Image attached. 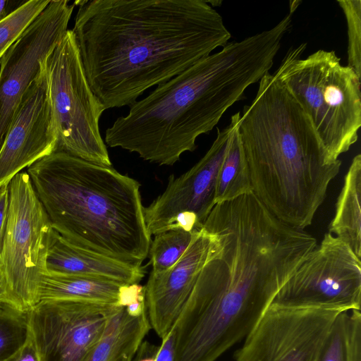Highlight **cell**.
I'll use <instances>...</instances> for the list:
<instances>
[{
    "label": "cell",
    "mask_w": 361,
    "mask_h": 361,
    "mask_svg": "<svg viewBox=\"0 0 361 361\" xmlns=\"http://www.w3.org/2000/svg\"><path fill=\"white\" fill-rule=\"evenodd\" d=\"M202 227L216 243L173 326V361H215L245 338L317 245L247 195L216 204Z\"/></svg>",
    "instance_id": "6da1fadb"
},
{
    "label": "cell",
    "mask_w": 361,
    "mask_h": 361,
    "mask_svg": "<svg viewBox=\"0 0 361 361\" xmlns=\"http://www.w3.org/2000/svg\"><path fill=\"white\" fill-rule=\"evenodd\" d=\"M71 30L87 82L105 109L129 107L231 35L204 0H83Z\"/></svg>",
    "instance_id": "7a4b0ae2"
},
{
    "label": "cell",
    "mask_w": 361,
    "mask_h": 361,
    "mask_svg": "<svg viewBox=\"0 0 361 361\" xmlns=\"http://www.w3.org/2000/svg\"><path fill=\"white\" fill-rule=\"evenodd\" d=\"M290 27L283 18L272 28L228 42L157 85L106 129V145L173 166L183 153L194 151L197 137L212 131L245 90L269 71Z\"/></svg>",
    "instance_id": "3957f363"
},
{
    "label": "cell",
    "mask_w": 361,
    "mask_h": 361,
    "mask_svg": "<svg viewBox=\"0 0 361 361\" xmlns=\"http://www.w3.org/2000/svg\"><path fill=\"white\" fill-rule=\"evenodd\" d=\"M238 130L252 192L284 223L300 229L312 224L341 161H333L299 104L267 73Z\"/></svg>",
    "instance_id": "277c9868"
},
{
    "label": "cell",
    "mask_w": 361,
    "mask_h": 361,
    "mask_svg": "<svg viewBox=\"0 0 361 361\" xmlns=\"http://www.w3.org/2000/svg\"><path fill=\"white\" fill-rule=\"evenodd\" d=\"M27 172L60 235L89 251L142 265L152 240L135 179L62 152L41 158Z\"/></svg>",
    "instance_id": "5b68a950"
},
{
    "label": "cell",
    "mask_w": 361,
    "mask_h": 361,
    "mask_svg": "<svg viewBox=\"0 0 361 361\" xmlns=\"http://www.w3.org/2000/svg\"><path fill=\"white\" fill-rule=\"evenodd\" d=\"M306 44L290 50L274 75L308 116L330 159L336 161L358 139L360 78L341 63L334 51L319 49L305 59Z\"/></svg>",
    "instance_id": "8992f818"
},
{
    "label": "cell",
    "mask_w": 361,
    "mask_h": 361,
    "mask_svg": "<svg viewBox=\"0 0 361 361\" xmlns=\"http://www.w3.org/2000/svg\"><path fill=\"white\" fill-rule=\"evenodd\" d=\"M56 131L55 152L104 166L111 161L99 130L106 110L92 91L71 30L45 61Z\"/></svg>",
    "instance_id": "52a82bcc"
},
{
    "label": "cell",
    "mask_w": 361,
    "mask_h": 361,
    "mask_svg": "<svg viewBox=\"0 0 361 361\" xmlns=\"http://www.w3.org/2000/svg\"><path fill=\"white\" fill-rule=\"evenodd\" d=\"M9 207L1 266L6 305L27 314L39 302L41 281L54 230L27 172L8 183Z\"/></svg>",
    "instance_id": "ba28073f"
},
{
    "label": "cell",
    "mask_w": 361,
    "mask_h": 361,
    "mask_svg": "<svg viewBox=\"0 0 361 361\" xmlns=\"http://www.w3.org/2000/svg\"><path fill=\"white\" fill-rule=\"evenodd\" d=\"M361 260L330 233L305 259L274 295L269 305L360 310Z\"/></svg>",
    "instance_id": "9c48e42d"
},
{
    "label": "cell",
    "mask_w": 361,
    "mask_h": 361,
    "mask_svg": "<svg viewBox=\"0 0 361 361\" xmlns=\"http://www.w3.org/2000/svg\"><path fill=\"white\" fill-rule=\"evenodd\" d=\"M118 307L80 300L39 301L26 314L39 361H82Z\"/></svg>",
    "instance_id": "30bf717a"
},
{
    "label": "cell",
    "mask_w": 361,
    "mask_h": 361,
    "mask_svg": "<svg viewBox=\"0 0 361 361\" xmlns=\"http://www.w3.org/2000/svg\"><path fill=\"white\" fill-rule=\"evenodd\" d=\"M75 4L51 0L0 61V150L20 101L68 30Z\"/></svg>",
    "instance_id": "8fae6325"
},
{
    "label": "cell",
    "mask_w": 361,
    "mask_h": 361,
    "mask_svg": "<svg viewBox=\"0 0 361 361\" xmlns=\"http://www.w3.org/2000/svg\"><path fill=\"white\" fill-rule=\"evenodd\" d=\"M339 313L269 305L235 353V361H314Z\"/></svg>",
    "instance_id": "7c38bea8"
},
{
    "label": "cell",
    "mask_w": 361,
    "mask_h": 361,
    "mask_svg": "<svg viewBox=\"0 0 361 361\" xmlns=\"http://www.w3.org/2000/svg\"><path fill=\"white\" fill-rule=\"evenodd\" d=\"M234 123L233 114L226 128L217 129L216 137L204 157L178 177L171 175L165 190L144 207L145 221L151 235L164 231L168 222L182 212L194 213L203 226L216 204L218 174Z\"/></svg>",
    "instance_id": "4fadbf2b"
},
{
    "label": "cell",
    "mask_w": 361,
    "mask_h": 361,
    "mask_svg": "<svg viewBox=\"0 0 361 361\" xmlns=\"http://www.w3.org/2000/svg\"><path fill=\"white\" fill-rule=\"evenodd\" d=\"M56 136L45 62L24 94L0 150V187L25 167L55 152Z\"/></svg>",
    "instance_id": "5bb4252c"
},
{
    "label": "cell",
    "mask_w": 361,
    "mask_h": 361,
    "mask_svg": "<svg viewBox=\"0 0 361 361\" xmlns=\"http://www.w3.org/2000/svg\"><path fill=\"white\" fill-rule=\"evenodd\" d=\"M216 243L215 236L202 228L173 267L161 273L150 272L145 286L147 313L161 338L175 325Z\"/></svg>",
    "instance_id": "9a60e30c"
},
{
    "label": "cell",
    "mask_w": 361,
    "mask_h": 361,
    "mask_svg": "<svg viewBox=\"0 0 361 361\" xmlns=\"http://www.w3.org/2000/svg\"><path fill=\"white\" fill-rule=\"evenodd\" d=\"M47 273L78 275L133 284L145 276V267L108 257L76 246L54 231L49 249Z\"/></svg>",
    "instance_id": "2e32d148"
},
{
    "label": "cell",
    "mask_w": 361,
    "mask_h": 361,
    "mask_svg": "<svg viewBox=\"0 0 361 361\" xmlns=\"http://www.w3.org/2000/svg\"><path fill=\"white\" fill-rule=\"evenodd\" d=\"M150 328L147 312L132 317L118 306L82 361H119L126 355H135Z\"/></svg>",
    "instance_id": "e0dca14e"
},
{
    "label": "cell",
    "mask_w": 361,
    "mask_h": 361,
    "mask_svg": "<svg viewBox=\"0 0 361 361\" xmlns=\"http://www.w3.org/2000/svg\"><path fill=\"white\" fill-rule=\"evenodd\" d=\"M361 155L353 157L336 204L329 230L361 257Z\"/></svg>",
    "instance_id": "ac0fdd59"
},
{
    "label": "cell",
    "mask_w": 361,
    "mask_h": 361,
    "mask_svg": "<svg viewBox=\"0 0 361 361\" xmlns=\"http://www.w3.org/2000/svg\"><path fill=\"white\" fill-rule=\"evenodd\" d=\"M122 285L124 284L102 279L46 272L41 281L39 299V301L70 300L118 305Z\"/></svg>",
    "instance_id": "d6986e66"
},
{
    "label": "cell",
    "mask_w": 361,
    "mask_h": 361,
    "mask_svg": "<svg viewBox=\"0 0 361 361\" xmlns=\"http://www.w3.org/2000/svg\"><path fill=\"white\" fill-rule=\"evenodd\" d=\"M240 113L234 114L235 123L216 183V204L234 200L252 192L247 164L238 133Z\"/></svg>",
    "instance_id": "ffe728a7"
},
{
    "label": "cell",
    "mask_w": 361,
    "mask_h": 361,
    "mask_svg": "<svg viewBox=\"0 0 361 361\" xmlns=\"http://www.w3.org/2000/svg\"><path fill=\"white\" fill-rule=\"evenodd\" d=\"M195 232L174 229L155 235L149 250L151 272L161 273L173 267L190 245Z\"/></svg>",
    "instance_id": "44dd1931"
},
{
    "label": "cell",
    "mask_w": 361,
    "mask_h": 361,
    "mask_svg": "<svg viewBox=\"0 0 361 361\" xmlns=\"http://www.w3.org/2000/svg\"><path fill=\"white\" fill-rule=\"evenodd\" d=\"M51 0H29L0 20V61Z\"/></svg>",
    "instance_id": "7402d4cb"
},
{
    "label": "cell",
    "mask_w": 361,
    "mask_h": 361,
    "mask_svg": "<svg viewBox=\"0 0 361 361\" xmlns=\"http://www.w3.org/2000/svg\"><path fill=\"white\" fill-rule=\"evenodd\" d=\"M28 337L26 314L6 305H0V361L6 360L17 352Z\"/></svg>",
    "instance_id": "603a6c76"
},
{
    "label": "cell",
    "mask_w": 361,
    "mask_h": 361,
    "mask_svg": "<svg viewBox=\"0 0 361 361\" xmlns=\"http://www.w3.org/2000/svg\"><path fill=\"white\" fill-rule=\"evenodd\" d=\"M348 320V312L337 315L314 361H349Z\"/></svg>",
    "instance_id": "cb8c5ba5"
},
{
    "label": "cell",
    "mask_w": 361,
    "mask_h": 361,
    "mask_svg": "<svg viewBox=\"0 0 361 361\" xmlns=\"http://www.w3.org/2000/svg\"><path fill=\"white\" fill-rule=\"evenodd\" d=\"M347 21L348 46V66L361 78V1H337Z\"/></svg>",
    "instance_id": "d4e9b609"
},
{
    "label": "cell",
    "mask_w": 361,
    "mask_h": 361,
    "mask_svg": "<svg viewBox=\"0 0 361 361\" xmlns=\"http://www.w3.org/2000/svg\"><path fill=\"white\" fill-rule=\"evenodd\" d=\"M118 306L124 307L132 317H138L147 312L145 286L139 283L124 284L120 287Z\"/></svg>",
    "instance_id": "484cf974"
},
{
    "label": "cell",
    "mask_w": 361,
    "mask_h": 361,
    "mask_svg": "<svg viewBox=\"0 0 361 361\" xmlns=\"http://www.w3.org/2000/svg\"><path fill=\"white\" fill-rule=\"evenodd\" d=\"M349 361H361V314L353 310L349 314Z\"/></svg>",
    "instance_id": "4316f807"
},
{
    "label": "cell",
    "mask_w": 361,
    "mask_h": 361,
    "mask_svg": "<svg viewBox=\"0 0 361 361\" xmlns=\"http://www.w3.org/2000/svg\"><path fill=\"white\" fill-rule=\"evenodd\" d=\"M9 207L8 185L0 187V265L6 235Z\"/></svg>",
    "instance_id": "83f0119b"
},
{
    "label": "cell",
    "mask_w": 361,
    "mask_h": 361,
    "mask_svg": "<svg viewBox=\"0 0 361 361\" xmlns=\"http://www.w3.org/2000/svg\"><path fill=\"white\" fill-rule=\"evenodd\" d=\"M176 334L174 328L163 338L158 346L156 361H173L175 353Z\"/></svg>",
    "instance_id": "f1b7e54d"
},
{
    "label": "cell",
    "mask_w": 361,
    "mask_h": 361,
    "mask_svg": "<svg viewBox=\"0 0 361 361\" xmlns=\"http://www.w3.org/2000/svg\"><path fill=\"white\" fill-rule=\"evenodd\" d=\"M4 361H39L36 348L30 336L26 343Z\"/></svg>",
    "instance_id": "f546056e"
},
{
    "label": "cell",
    "mask_w": 361,
    "mask_h": 361,
    "mask_svg": "<svg viewBox=\"0 0 361 361\" xmlns=\"http://www.w3.org/2000/svg\"><path fill=\"white\" fill-rule=\"evenodd\" d=\"M157 348V345L142 341L135 355V361H156Z\"/></svg>",
    "instance_id": "4dcf8cb0"
},
{
    "label": "cell",
    "mask_w": 361,
    "mask_h": 361,
    "mask_svg": "<svg viewBox=\"0 0 361 361\" xmlns=\"http://www.w3.org/2000/svg\"><path fill=\"white\" fill-rule=\"evenodd\" d=\"M24 2L25 1L0 0V20L6 17Z\"/></svg>",
    "instance_id": "1f68e13d"
},
{
    "label": "cell",
    "mask_w": 361,
    "mask_h": 361,
    "mask_svg": "<svg viewBox=\"0 0 361 361\" xmlns=\"http://www.w3.org/2000/svg\"><path fill=\"white\" fill-rule=\"evenodd\" d=\"M6 297V280L1 266L0 265V305H4Z\"/></svg>",
    "instance_id": "d6a6232c"
},
{
    "label": "cell",
    "mask_w": 361,
    "mask_h": 361,
    "mask_svg": "<svg viewBox=\"0 0 361 361\" xmlns=\"http://www.w3.org/2000/svg\"><path fill=\"white\" fill-rule=\"evenodd\" d=\"M135 355L128 354L122 357L119 361H132Z\"/></svg>",
    "instance_id": "836d02e7"
}]
</instances>
